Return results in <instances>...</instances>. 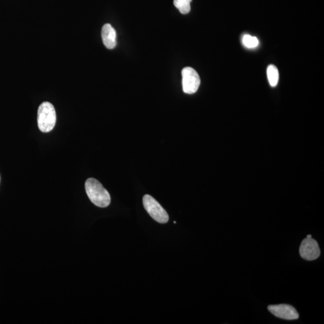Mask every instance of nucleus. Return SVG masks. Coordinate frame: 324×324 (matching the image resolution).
<instances>
[{
    "label": "nucleus",
    "instance_id": "7",
    "mask_svg": "<svg viewBox=\"0 0 324 324\" xmlns=\"http://www.w3.org/2000/svg\"><path fill=\"white\" fill-rule=\"evenodd\" d=\"M102 38L103 44L109 50H113L117 45V34L115 29L110 24L102 27Z\"/></svg>",
    "mask_w": 324,
    "mask_h": 324
},
{
    "label": "nucleus",
    "instance_id": "6",
    "mask_svg": "<svg viewBox=\"0 0 324 324\" xmlns=\"http://www.w3.org/2000/svg\"><path fill=\"white\" fill-rule=\"evenodd\" d=\"M269 312L276 317L286 320L298 319L299 315L296 310L291 305L281 304L270 305L268 307Z\"/></svg>",
    "mask_w": 324,
    "mask_h": 324
},
{
    "label": "nucleus",
    "instance_id": "8",
    "mask_svg": "<svg viewBox=\"0 0 324 324\" xmlns=\"http://www.w3.org/2000/svg\"><path fill=\"white\" fill-rule=\"evenodd\" d=\"M267 76L269 84L271 87H276L278 83L279 75L277 68L274 65H270L267 68Z\"/></svg>",
    "mask_w": 324,
    "mask_h": 324
},
{
    "label": "nucleus",
    "instance_id": "1",
    "mask_svg": "<svg viewBox=\"0 0 324 324\" xmlns=\"http://www.w3.org/2000/svg\"><path fill=\"white\" fill-rule=\"evenodd\" d=\"M87 195L95 206L100 208L107 207L111 203V196L100 181L89 178L86 182Z\"/></svg>",
    "mask_w": 324,
    "mask_h": 324
},
{
    "label": "nucleus",
    "instance_id": "3",
    "mask_svg": "<svg viewBox=\"0 0 324 324\" xmlns=\"http://www.w3.org/2000/svg\"><path fill=\"white\" fill-rule=\"evenodd\" d=\"M144 208L155 221L160 223L168 222L169 216L167 212L161 205L149 195H146L143 200Z\"/></svg>",
    "mask_w": 324,
    "mask_h": 324
},
{
    "label": "nucleus",
    "instance_id": "10",
    "mask_svg": "<svg viewBox=\"0 0 324 324\" xmlns=\"http://www.w3.org/2000/svg\"><path fill=\"white\" fill-rule=\"evenodd\" d=\"M243 43L245 46L248 48H254L259 45V40L256 37L244 35L243 38Z\"/></svg>",
    "mask_w": 324,
    "mask_h": 324
},
{
    "label": "nucleus",
    "instance_id": "9",
    "mask_svg": "<svg viewBox=\"0 0 324 324\" xmlns=\"http://www.w3.org/2000/svg\"><path fill=\"white\" fill-rule=\"evenodd\" d=\"M192 0H174V4L177 8L182 14H187L189 13L191 7L190 2Z\"/></svg>",
    "mask_w": 324,
    "mask_h": 324
},
{
    "label": "nucleus",
    "instance_id": "5",
    "mask_svg": "<svg viewBox=\"0 0 324 324\" xmlns=\"http://www.w3.org/2000/svg\"><path fill=\"white\" fill-rule=\"evenodd\" d=\"M319 245L315 239L311 238L304 239L299 247V254L301 258L307 261H314L320 257Z\"/></svg>",
    "mask_w": 324,
    "mask_h": 324
},
{
    "label": "nucleus",
    "instance_id": "11",
    "mask_svg": "<svg viewBox=\"0 0 324 324\" xmlns=\"http://www.w3.org/2000/svg\"><path fill=\"white\" fill-rule=\"evenodd\" d=\"M307 238H311L312 236H311V235H308V236H307Z\"/></svg>",
    "mask_w": 324,
    "mask_h": 324
},
{
    "label": "nucleus",
    "instance_id": "2",
    "mask_svg": "<svg viewBox=\"0 0 324 324\" xmlns=\"http://www.w3.org/2000/svg\"><path fill=\"white\" fill-rule=\"evenodd\" d=\"M56 121V112L53 104L48 102L42 103L37 111L38 127L40 131L51 132L55 127Z\"/></svg>",
    "mask_w": 324,
    "mask_h": 324
},
{
    "label": "nucleus",
    "instance_id": "4",
    "mask_svg": "<svg viewBox=\"0 0 324 324\" xmlns=\"http://www.w3.org/2000/svg\"><path fill=\"white\" fill-rule=\"evenodd\" d=\"M182 89L185 93L192 94L198 91L201 84L200 76L192 67H185L181 72Z\"/></svg>",
    "mask_w": 324,
    "mask_h": 324
}]
</instances>
